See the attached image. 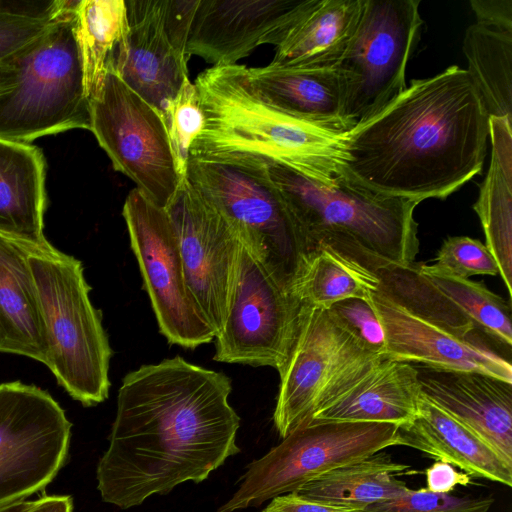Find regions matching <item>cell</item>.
Masks as SVG:
<instances>
[{"mask_svg": "<svg viewBox=\"0 0 512 512\" xmlns=\"http://www.w3.org/2000/svg\"><path fill=\"white\" fill-rule=\"evenodd\" d=\"M230 378L180 356L122 380L109 445L96 468L101 499L120 509L200 483L238 454Z\"/></svg>", "mask_w": 512, "mask_h": 512, "instance_id": "cell-1", "label": "cell"}, {"mask_svg": "<svg viewBox=\"0 0 512 512\" xmlns=\"http://www.w3.org/2000/svg\"><path fill=\"white\" fill-rule=\"evenodd\" d=\"M342 175L372 192L445 199L481 173L489 114L466 69L413 79L345 133Z\"/></svg>", "mask_w": 512, "mask_h": 512, "instance_id": "cell-2", "label": "cell"}, {"mask_svg": "<svg viewBox=\"0 0 512 512\" xmlns=\"http://www.w3.org/2000/svg\"><path fill=\"white\" fill-rule=\"evenodd\" d=\"M205 122L190 156L272 162L321 183L342 175L346 136L289 115L252 87L244 65H218L197 76Z\"/></svg>", "mask_w": 512, "mask_h": 512, "instance_id": "cell-3", "label": "cell"}, {"mask_svg": "<svg viewBox=\"0 0 512 512\" xmlns=\"http://www.w3.org/2000/svg\"><path fill=\"white\" fill-rule=\"evenodd\" d=\"M257 163L288 208L308 257L320 244L353 243L394 263H415L418 202L372 192L343 176L325 184L281 164Z\"/></svg>", "mask_w": 512, "mask_h": 512, "instance_id": "cell-4", "label": "cell"}, {"mask_svg": "<svg viewBox=\"0 0 512 512\" xmlns=\"http://www.w3.org/2000/svg\"><path fill=\"white\" fill-rule=\"evenodd\" d=\"M47 341V367L58 384L85 407L109 395L112 350L101 311L90 300L80 260L47 239H25Z\"/></svg>", "mask_w": 512, "mask_h": 512, "instance_id": "cell-5", "label": "cell"}, {"mask_svg": "<svg viewBox=\"0 0 512 512\" xmlns=\"http://www.w3.org/2000/svg\"><path fill=\"white\" fill-rule=\"evenodd\" d=\"M78 3L18 53L15 83L0 92L1 140L30 144L46 135L90 130L75 38Z\"/></svg>", "mask_w": 512, "mask_h": 512, "instance_id": "cell-6", "label": "cell"}, {"mask_svg": "<svg viewBox=\"0 0 512 512\" xmlns=\"http://www.w3.org/2000/svg\"><path fill=\"white\" fill-rule=\"evenodd\" d=\"M187 179L224 215L272 278L295 294L308 257L306 245L263 167L254 161L190 156Z\"/></svg>", "mask_w": 512, "mask_h": 512, "instance_id": "cell-7", "label": "cell"}, {"mask_svg": "<svg viewBox=\"0 0 512 512\" xmlns=\"http://www.w3.org/2000/svg\"><path fill=\"white\" fill-rule=\"evenodd\" d=\"M389 423L308 420L264 456L248 464L236 491L217 512L258 507L298 491L311 480L394 446Z\"/></svg>", "mask_w": 512, "mask_h": 512, "instance_id": "cell-8", "label": "cell"}, {"mask_svg": "<svg viewBox=\"0 0 512 512\" xmlns=\"http://www.w3.org/2000/svg\"><path fill=\"white\" fill-rule=\"evenodd\" d=\"M419 0H364L356 32L337 69L345 81L344 114L354 126L406 87L420 40Z\"/></svg>", "mask_w": 512, "mask_h": 512, "instance_id": "cell-9", "label": "cell"}, {"mask_svg": "<svg viewBox=\"0 0 512 512\" xmlns=\"http://www.w3.org/2000/svg\"><path fill=\"white\" fill-rule=\"evenodd\" d=\"M72 423L45 390L0 384V507L43 491L65 465Z\"/></svg>", "mask_w": 512, "mask_h": 512, "instance_id": "cell-10", "label": "cell"}, {"mask_svg": "<svg viewBox=\"0 0 512 512\" xmlns=\"http://www.w3.org/2000/svg\"><path fill=\"white\" fill-rule=\"evenodd\" d=\"M89 105L90 131L114 169L164 208L180 179L161 113L113 72H108L101 92Z\"/></svg>", "mask_w": 512, "mask_h": 512, "instance_id": "cell-11", "label": "cell"}, {"mask_svg": "<svg viewBox=\"0 0 512 512\" xmlns=\"http://www.w3.org/2000/svg\"><path fill=\"white\" fill-rule=\"evenodd\" d=\"M122 215L161 334L169 344L190 349L213 341L214 332L188 290L165 210L134 188L125 199Z\"/></svg>", "mask_w": 512, "mask_h": 512, "instance_id": "cell-12", "label": "cell"}, {"mask_svg": "<svg viewBox=\"0 0 512 512\" xmlns=\"http://www.w3.org/2000/svg\"><path fill=\"white\" fill-rule=\"evenodd\" d=\"M301 300L281 287L242 245L229 311L215 335L217 362L279 371L296 333Z\"/></svg>", "mask_w": 512, "mask_h": 512, "instance_id": "cell-13", "label": "cell"}, {"mask_svg": "<svg viewBox=\"0 0 512 512\" xmlns=\"http://www.w3.org/2000/svg\"><path fill=\"white\" fill-rule=\"evenodd\" d=\"M381 354L367 350L328 310L301 301L294 340L278 371L273 423L283 439L309 420L323 396L360 363Z\"/></svg>", "mask_w": 512, "mask_h": 512, "instance_id": "cell-14", "label": "cell"}, {"mask_svg": "<svg viewBox=\"0 0 512 512\" xmlns=\"http://www.w3.org/2000/svg\"><path fill=\"white\" fill-rule=\"evenodd\" d=\"M163 209L175 233L190 295L216 335L229 311L241 248L239 236L187 178Z\"/></svg>", "mask_w": 512, "mask_h": 512, "instance_id": "cell-15", "label": "cell"}, {"mask_svg": "<svg viewBox=\"0 0 512 512\" xmlns=\"http://www.w3.org/2000/svg\"><path fill=\"white\" fill-rule=\"evenodd\" d=\"M128 54L118 75L162 115L189 77L186 52L199 0H125Z\"/></svg>", "mask_w": 512, "mask_h": 512, "instance_id": "cell-16", "label": "cell"}, {"mask_svg": "<svg viewBox=\"0 0 512 512\" xmlns=\"http://www.w3.org/2000/svg\"><path fill=\"white\" fill-rule=\"evenodd\" d=\"M366 301L382 325L384 355L389 359L477 371L512 383L511 347L480 330L468 336L454 334L409 313L376 289Z\"/></svg>", "mask_w": 512, "mask_h": 512, "instance_id": "cell-17", "label": "cell"}, {"mask_svg": "<svg viewBox=\"0 0 512 512\" xmlns=\"http://www.w3.org/2000/svg\"><path fill=\"white\" fill-rule=\"evenodd\" d=\"M310 0H199L187 42L188 57L233 65L256 47H276Z\"/></svg>", "mask_w": 512, "mask_h": 512, "instance_id": "cell-18", "label": "cell"}, {"mask_svg": "<svg viewBox=\"0 0 512 512\" xmlns=\"http://www.w3.org/2000/svg\"><path fill=\"white\" fill-rule=\"evenodd\" d=\"M413 365L421 395L512 466V383L477 371Z\"/></svg>", "mask_w": 512, "mask_h": 512, "instance_id": "cell-19", "label": "cell"}, {"mask_svg": "<svg viewBox=\"0 0 512 512\" xmlns=\"http://www.w3.org/2000/svg\"><path fill=\"white\" fill-rule=\"evenodd\" d=\"M254 90L270 105L337 133L354 125L344 114L345 81L337 68L303 69L269 63L247 68Z\"/></svg>", "mask_w": 512, "mask_h": 512, "instance_id": "cell-20", "label": "cell"}, {"mask_svg": "<svg viewBox=\"0 0 512 512\" xmlns=\"http://www.w3.org/2000/svg\"><path fill=\"white\" fill-rule=\"evenodd\" d=\"M398 445L447 462L470 477L512 486V466L463 424L422 395L415 419L397 429L394 446Z\"/></svg>", "mask_w": 512, "mask_h": 512, "instance_id": "cell-21", "label": "cell"}, {"mask_svg": "<svg viewBox=\"0 0 512 512\" xmlns=\"http://www.w3.org/2000/svg\"><path fill=\"white\" fill-rule=\"evenodd\" d=\"M420 395L414 365L388 358L309 420L389 423L399 428L415 419Z\"/></svg>", "mask_w": 512, "mask_h": 512, "instance_id": "cell-22", "label": "cell"}, {"mask_svg": "<svg viewBox=\"0 0 512 512\" xmlns=\"http://www.w3.org/2000/svg\"><path fill=\"white\" fill-rule=\"evenodd\" d=\"M0 352L47 365V341L25 239L0 231Z\"/></svg>", "mask_w": 512, "mask_h": 512, "instance_id": "cell-23", "label": "cell"}, {"mask_svg": "<svg viewBox=\"0 0 512 512\" xmlns=\"http://www.w3.org/2000/svg\"><path fill=\"white\" fill-rule=\"evenodd\" d=\"M364 0H310L276 47L271 64L303 69L337 68L358 27Z\"/></svg>", "mask_w": 512, "mask_h": 512, "instance_id": "cell-24", "label": "cell"}, {"mask_svg": "<svg viewBox=\"0 0 512 512\" xmlns=\"http://www.w3.org/2000/svg\"><path fill=\"white\" fill-rule=\"evenodd\" d=\"M45 178L38 147L0 139V231L35 242L46 239Z\"/></svg>", "mask_w": 512, "mask_h": 512, "instance_id": "cell-25", "label": "cell"}, {"mask_svg": "<svg viewBox=\"0 0 512 512\" xmlns=\"http://www.w3.org/2000/svg\"><path fill=\"white\" fill-rule=\"evenodd\" d=\"M491 161L473 209L512 297V120L489 116Z\"/></svg>", "mask_w": 512, "mask_h": 512, "instance_id": "cell-26", "label": "cell"}, {"mask_svg": "<svg viewBox=\"0 0 512 512\" xmlns=\"http://www.w3.org/2000/svg\"><path fill=\"white\" fill-rule=\"evenodd\" d=\"M75 38L78 45L86 97L101 92L108 72L119 74L128 54L125 0H79Z\"/></svg>", "mask_w": 512, "mask_h": 512, "instance_id": "cell-27", "label": "cell"}, {"mask_svg": "<svg viewBox=\"0 0 512 512\" xmlns=\"http://www.w3.org/2000/svg\"><path fill=\"white\" fill-rule=\"evenodd\" d=\"M351 258L375 274L376 290L409 313L459 336L479 331L422 273L420 264L394 263L361 248Z\"/></svg>", "mask_w": 512, "mask_h": 512, "instance_id": "cell-28", "label": "cell"}, {"mask_svg": "<svg viewBox=\"0 0 512 512\" xmlns=\"http://www.w3.org/2000/svg\"><path fill=\"white\" fill-rule=\"evenodd\" d=\"M410 466L378 452L361 461L327 472L303 485L298 493L361 512L366 507L392 499L409 487L397 478Z\"/></svg>", "mask_w": 512, "mask_h": 512, "instance_id": "cell-29", "label": "cell"}, {"mask_svg": "<svg viewBox=\"0 0 512 512\" xmlns=\"http://www.w3.org/2000/svg\"><path fill=\"white\" fill-rule=\"evenodd\" d=\"M463 52L489 116L512 120V33L475 22L465 31Z\"/></svg>", "mask_w": 512, "mask_h": 512, "instance_id": "cell-30", "label": "cell"}, {"mask_svg": "<svg viewBox=\"0 0 512 512\" xmlns=\"http://www.w3.org/2000/svg\"><path fill=\"white\" fill-rule=\"evenodd\" d=\"M376 286L371 270L322 244L308 257L295 294L306 304L328 309L346 299L367 300Z\"/></svg>", "mask_w": 512, "mask_h": 512, "instance_id": "cell-31", "label": "cell"}, {"mask_svg": "<svg viewBox=\"0 0 512 512\" xmlns=\"http://www.w3.org/2000/svg\"><path fill=\"white\" fill-rule=\"evenodd\" d=\"M422 273L482 332L511 347V305L482 282L422 269Z\"/></svg>", "mask_w": 512, "mask_h": 512, "instance_id": "cell-32", "label": "cell"}, {"mask_svg": "<svg viewBox=\"0 0 512 512\" xmlns=\"http://www.w3.org/2000/svg\"><path fill=\"white\" fill-rule=\"evenodd\" d=\"M78 0H0V62L42 36Z\"/></svg>", "mask_w": 512, "mask_h": 512, "instance_id": "cell-33", "label": "cell"}, {"mask_svg": "<svg viewBox=\"0 0 512 512\" xmlns=\"http://www.w3.org/2000/svg\"><path fill=\"white\" fill-rule=\"evenodd\" d=\"M162 118L181 183L187 178L190 151L205 122L198 89L189 77L183 80L176 95L166 103Z\"/></svg>", "mask_w": 512, "mask_h": 512, "instance_id": "cell-34", "label": "cell"}, {"mask_svg": "<svg viewBox=\"0 0 512 512\" xmlns=\"http://www.w3.org/2000/svg\"><path fill=\"white\" fill-rule=\"evenodd\" d=\"M421 267L463 279L474 275H499L497 263L485 244L468 236L448 237L439 249L435 263L421 264Z\"/></svg>", "mask_w": 512, "mask_h": 512, "instance_id": "cell-35", "label": "cell"}, {"mask_svg": "<svg viewBox=\"0 0 512 512\" xmlns=\"http://www.w3.org/2000/svg\"><path fill=\"white\" fill-rule=\"evenodd\" d=\"M492 496L470 497L408 488L401 495L372 504L361 512H489Z\"/></svg>", "mask_w": 512, "mask_h": 512, "instance_id": "cell-36", "label": "cell"}, {"mask_svg": "<svg viewBox=\"0 0 512 512\" xmlns=\"http://www.w3.org/2000/svg\"><path fill=\"white\" fill-rule=\"evenodd\" d=\"M328 310L367 350L384 355L385 334L372 306L351 298L333 304Z\"/></svg>", "mask_w": 512, "mask_h": 512, "instance_id": "cell-37", "label": "cell"}, {"mask_svg": "<svg viewBox=\"0 0 512 512\" xmlns=\"http://www.w3.org/2000/svg\"><path fill=\"white\" fill-rule=\"evenodd\" d=\"M261 512H357L353 508L336 505L291 492L277 496Z\"/></svg>", "mask_w": 512, "mask_h": 512, "instance_id": "cell-38", "label": "cell"}, {"mask_svg": "<svg viewBox=\"0 0 512 512\" xmlns=\"http://www.w3.org/2000/svg\"><path fill=\"white\" fill-rule=\"evenodd\" d=\"M476 23L512 33V0H471Z\"/></svg>", "mask_w": 512, "mask_h": 512, "instance_id": "cell-39", "label": "cell"}, {"mask_svg": "<svg viewBox=\"0 0 512 512\" xmlns=\"http://www.w3.org/2000/svg\"><path fill=\"white\" fill-rule=\"evenodd\" d=\"M427 489L433 492L450 493L457 485L466 486L471 483V477L456 470V468L443 461L436 460L425 470Z\"/></svg>", "mask_w": 512, "mask_h": 512, "instance_id": "cell-40", "label": "cell"}, {"mask_svg": "<svg viewBox=\"0 0 512 512\" xmlns=\"http://www.w3.org/2000/svg\"><path fill=\"white\" fill-rule=\"evenodd\" d=\"M21 512H73V498L70 495H43L27 501Z\"/></svg>", "mask_w": 512, "mask_h": 512, "instance_id": "cell-41", "label": "cell"}, {"mask_svg": "<svg viewBox=\"0 0 512 512\" xmlns=\"http://www.w3.org/2000/svg\"><path fill=\"white\" fill-rule=\"evenodd\" d=\"M17 55L0 62V92L7 90L15 83L18 74Z\"/></svg>", "mask_w": 512, "mask_h": 512, "instance_id": "cell-42", "label": "cell"}, {"mask_svg": "<svg viewBox=\"0 0 512 512\" xmlns=\"http://www.w3.org/2000/svg\"><path fill=\"white\" fill-rule=\"evenodd\" d=\"M27 501H20L10 505L0 507V512H21L26 506Z\"/></svg>", "mask_w": 512, "mask_h": 512, "instance_id": "cell-43", "label": "cell"}]
</instances>
